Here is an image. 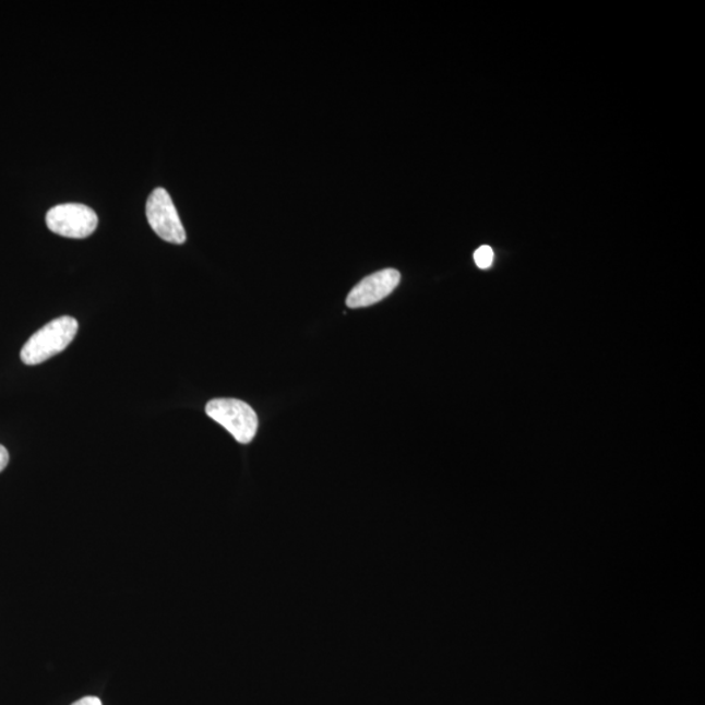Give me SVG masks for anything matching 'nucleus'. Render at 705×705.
Returning a JSON list of instances; mask_svg holds the SVG:
<instances>
[{
	"label": "nucleus",
	"instance_id": "obj_1",
	"mask_svg": "<svg viewBox=\"0 0 705 705\" xmlns=\"http://www.w3.org/2000/svg\"><path fill=\"white\" fill-rule=\"evenodd\" d=\"M77 331L76 319L71 316L55 319L25 343L20 357L25 365L29 366L48 361L69 347Z\"/></svg>",
	"mask_w": 705,
	"mask_h": 705
},
{
	"label": "nucleus",
	"instance_id": "obj_2",
	"mask_svg": "<svg viewBox=\"0 0 705 705\" xmlns=\"http://www.w3.org/2000/svg\"><path fill=\"white\" fill-rule=\"evenodd\" d=\"M205 411L239 443L249 444L256 435L258 416L249 404L236 398H216L207 404Z\"/></svg>",
	"mask_w": 705,
	"mask_h": 705
},
{
	"label": "nucleus",
	"instance_id": "obj_3",
	"mask_svg": "<svg viewBox=\"0 0 705 705\" xmlns=\"http://www.w3.org/2000/svg\"><path fill=\"white\" fill-rule=\"evenodd\" d=\"M46 225L58 236L83 239L95 232L98 217L84 204H61L46 213Z\"/></svg>",
	"mask_w": 705,
	"mask_h": 705
},
{
	"label": "nucleus",
	"instance_id": "obj_4",
	"mask_svg": "<svg viewBox=\"0 0 705 705\" xmlns=\"http://www.w3.org/2000/svg\"><path fill=\"white\" fill-rule=\"evenodd\" d=\"M146 218L151 228L164 241L175 244L186 242V230L175 203H172L168 191L156 189L152 192L146 202Z\"/></svg>",
	"mask_w": 705,
	"mask_h": 705
},
{
	"label": "nucleus",
	"instance_id": "obj_5",
	"mask_svg": "<svg viewBox=\"0 0 705 705\" xmlns=\"http://www.w3.org/2000/svg\"><path fill=\"white\" fill-rule=\"evenodd\" d=\"M402 275L396 270H383L365 277L349 292L347 304L350 309L369 308L387 298L401 284Z\"/></svg>",
	"mask_w": 705,
	"mask_h": 705
},
{
	"label": "nucleus",
	"instance_id": "obj_6",
	"mask_svg": "<svg viewBox=\"0 0 705 705\" xmlns=\"http://www.w3.org/2000/svg\"><path fill=\"white\" fill-rule=\"evenodd\" d=\"M475 262L478 268L488 270L494 263V251L490 246H481L475 252Z\"/></svg>",
	"mask_w": 705,
	"mask_h": 705
},
{
	"label": "nucleus",
	"instance_id": "obj_7",
	"mask_svg": "<svg viewBox=\"0 0 705 705\" xmlns=\"http://www.w3.org/2000/svg\"><path fill=\"white\" fill-rule=\"evenodd\" d=\"M10 462V454L2 444H0V474L5 469Z\"/></svg>",
	"mask_w": 705,
	"mask_h": 705
},
{
	"label": "nucleus",
	"instance_id": "obj_8",
	"mask_svg": "<svg viewBox=\"0 0 705 705\" xmlns=\"http://www.w3.org/2000/svg\"><path fill=\"white\" fill-rule=\"evenodd\" d=\"M72 705H103V703L96 696H86L83 697V700L73 703Z\"/></svg>",
	"mask_w": 705,
	"mask_h": 705
}]
</instances>
